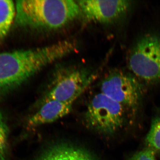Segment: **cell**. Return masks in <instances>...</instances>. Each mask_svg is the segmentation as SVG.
<instances>
[{
	"label": "cell",
	"instance_id": "9",
	"mask_svg": "<svg viewBox=\"0 0 160 160\" xmlns=\"http://www.w3.org/2000/svg\"><path fill=\"white\" fill-rule=\"evenodd\" d=\"M36 160H96L88 152L69 144L52 146Z\"/></svg>",
	"mask_w": 160,
	"mask_h": 160
},
{
	"label": "cell",
	"instance_id": "2",
	"mask_svg": "<svg viewBox=\"0 0 160 160\" xmlns=\"http://www.w3.org/2000/svg\"><path fill=\"white\" fill-rule=\"evenodd\" d=\"M16 7L17 24L36 29H59L81 13L77 2L72 0L18 1Z\"/></svg>",
	"mask_w": 160,
	"mask_h": 160
},
{
	"label": "cell",
	"instance_id": "8",
	"mask_svg": "<svg viewBox=\"0 0 160 160\" xmlns=\"http://www.w3.org/2000/svg\"><path fill=\"white\" fill-rule=\"evenodd\" d=\"M72 104L55 100L42 103L39 109L29 117L27 122V127L36 128L64 117L71 112Z\"/></svg>",
	"mask_w": 160,
	"mask_h": 160
},
{
	"label": "cell",
	"instance_id": "6",
	"mask_svg": "<svg viewBox=\"0 0 160 160\" xmlns=\"http://www.w3.org/2000/svg\"><path fill=\"white\" fill-rule=\"evenodd\" d=\"M94 75L79 69L63 72L55 78L43 102L55 100L73 104L92 82Z\"/></svg>",
	"mask_w": 160,
	"mask_h": 160
},
{
	"label": "cell",
	"instance_id": "13",
	"mask_svg": "<svg viewBox=\"0 0 160 160\" xmlns=\"http://www.w3.org/2000/svg\"><path fill=\"white\" fill-rule=\"evenodd\" d=\"M128 160H156L155 152L151 149L147 148L137 152Z\"/></svg>",
	"mask_w": 160,
	"mask_h": 160
},
{
	"label": "cell",
	"instance_id": "3",
	"mask_svg": "<svg viewBox=\"0 0 160 160\" xmlns=\"http://www.w3.org/2000/svg\"><path fill=\"white\" fill-rule=\"evenodd\" d=\"M129 69L148 83L160 82V37L153 33L143 35L132 46L128 58Z\"/></svg>",
	"mask_w": 160,
	"mask_h": 160
},
{
	"label": "cell",
	"instance_id": "4",
	"mask_svg": "<svg viewBox=\"0 0 160 160\" xmlns=\"http://www.w3.org/2000/svg\"><path fill=\"white\" fill-rule=\"evenodd\" d=\"M125 109L119 103L100 92L94 96L87 107L86 124L100 133L113 134L124 125Z\"/></svg>",
	"mask_w": 160,
	"mask_h": 160
},
{
	"label": "cell",
	"instance_id": "11",
	"mask_svg": "<svg viewBox=\"0 0 160 160\" xmlns=\"http://www.w3.org/2000/svg\"><path fill=\"white\" fill-rule=\"evenodd\" d=\"M146 142L147 148L160 154V116L152 121Z\"/></svg>",
	"mask_w": 160,
	"mask_h": 160
},
{
	"label": "cell",
	"instance_id": "12",
	"mask_svg": "<svg viewBox=\"0 0 160 160\" xmlns=\"http://www.w3.org/2000/svg\"><path fill=\"white\" fill-rule=\"evenodd\" d=\"M9 129L0 111V160H7Z\"/></svg>",
	"mask_w": 160,
	"mask_h": 160
},
{
	"label": "cell",
	"instance_id": "5",
	"mask_svg": "<svg viewBox=\"0 0 160 160\" xmlns=\"http://www.w3.org/2000/svg\"><path fill=\"white\" fill-rule=\"evenodd\" d=\"M102 93L124 107L136 109L142 98L143 89L134 77L121 72H112L101 83Z\"/></svg>",
	"mask_w": 160,
	"mask_h": 160
},
{
	"label": "cell",
	"instance_id": "10",
	"mask_svg": "<svg viewBox=\"0 0 160 160\" xmlns=\"http://www.w3.org/2000/svg\"><path fill=\"white\" fill-rule=\"evenodd\" d=\"M15 15V7L12 1L0 0V41L7 35Z\"/></svg>",
	"mask_w": 160,
	"mask_h": 160
},
{
	"label": "cell",
	"instance_id": "7",
	"mask_svg": "<svg viewBox=\"0 0 160 160\" xmlns=\"http://www.w3.org/2000/svg\"><path fill=\"white\" fill-rule=\"evenodd\" d=\"M81 13L89 22H114L129 11L131 2L125 0H88L77 1Z\"/></svg>",
	"mask_w": 160,
	"mask_h": 160
},
{
	"label": "cell",
	"instance_id": "1",
	"mask_svg": "<svg viewBox=\"0 0 160 160\" xmlns=\"http://www.w3.org/2000/svg\"><path fill=\"white\" fill-rule=\"evenodd\" d=\"M76 49L74 42L66 40L36 49L0 53V98Z\"/></svg>",
	"mask_w": 160,
	"mask_h": 160
}]
</instances>
